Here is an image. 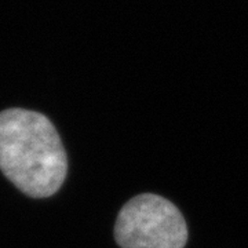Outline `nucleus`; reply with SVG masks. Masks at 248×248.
<instances>
[{
    "instance_id": "nucleus-1",
    "label": "nucleus",
    "mask_w": 248,
    "mask_h": 248,
    "mask_svg": "<svg viewBox=\"0 0 248 248\" xmlns=\"http://www.w3.org/2000/svg\"><path fill=\"white\" fill-rule=\"evenodd\" d=\"M0 171L31 197L58 192L68 159L60 134L45 115L19 108L0 112Z\"/></svg>"
},
{
    "instance_id": "nucleus-2",
    "label": "nucleus",
    "mask_w": 248,
    "mask_h": 248,
    "mask_svg": "<svg viewBox=\"0 0 248 248\" xmlns=\"http://www.w3.org/2000/svg\"><path fill=\"white\" fill-rule=\"evenodd\" d=\"M115 240L122 248H184L187 228L184 215L170 200L143 193L120 210Z\"/></svg>"
}]
</instances>
